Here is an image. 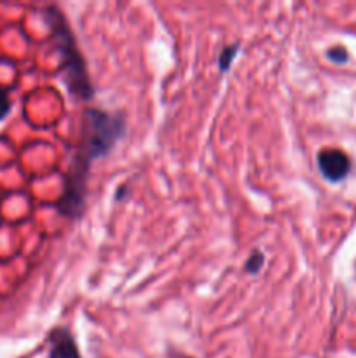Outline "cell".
Wrapping results in <instances>:
<instances>
[{"label": "cell", "instance_id": "cell-1", "mask_svg": "<svg viewBox=\"0 0 356 358\" xmlns=\"http://www.w3.org/2000/svg\"><path fill=\"white\" fill-rule=\"evenodd\" d=\"M126 122L122 114L89 108L82 117V133H80L79 150L73 157L72 168L89 173L91 161L103 157L114 149L115 143L124 135Z\"/></svg>", "mask_w": 356, "mask_h": 358}, {"label": "cell", "instance_id": "cell-2", "mask_svg": "<svg viewBox=\"0 0 356 358\" xmlns=\"http://www.w3.org/2000/svg\"><path fill=\"white\" fill-rule=\"evenodd\" d=\"M45 21L51 28V34L54 41L58 42V49L61 52L63 59V72H65V86L72 96L80 98V100H89L93 96V86H91L89 76H87L86 63H84L82 55L75 44L72 30L68 27V21L65 20L61 10L56 7H49L45 13Z\"/></svg>", "mask_w": 356, "mask_h": 358}, {"label": "cell", "instance_id": "cell-3", "mask_svg": "<svg viewBox=\"0 0 356 358\" xmlns=\"http://www.w3.org/2000/svg\"><path fill=\"white\" fill-rule=\"evenodd\" d=\"M318 168L328 182H341L349 175L351 161L342 150L325 149L318 154Z\"/></svg>", "mask_w": 356, "mask_h": 358}, {"label": "cell", "instance_id": "cell-4", "mask_svg": "<svg viewBox=\"0 0 356 358\" xmlns=\"http://www.w3.org/2000/svg\"><path fill=\"white\" fill-rule=\"evenodd\" d=\"M51 352L49 358H82L73 336L66 329H54L49 334Z\"/></svg>", "mask_w": 356, "mask_h": 358}, {"label": "cell", "instance_id": "cell-5", "mask_svg": "<svg viewBox=\"0 0 356 358\" xmlns=\"http://www.w3.org/2000/svg\"><path fill=\"white\" fill-rule=\"evenodd\" d=\"M237 49H239V44H232V45H227V48L220 52L218 66L222 72H227V70L230 69V65H232L234 58H236L237 55Z\"/></svg>", "mask_w": 356, "mask_h": 358}, {"label": "cell", "instance_id": "cell-6", "mask_svg": "<svg viewBox=\"0 0 356 358\" xmlns=\"http://www.w3.org/2000/svg\"><path fill=\"white\" fill-rule=\"evenodd\" d=\"M262 264H264V254L255 250L253 254L250 255V259L246 261V264H244V269H246L248 273H251V275H257V273L260 271Z\"/></svg>", "mask_w": 356, "mask_h": 358}, {"label": "cell", "instance_id": "cell-7", "mask_svg": "<svg viewBox=\"0 0 356 358\" xmlns=\"http://www.w3.org/2000/svg\"><path fill=\"white\" fill-rule=\"evenodd\" d=\"M10 107H13V103H10L9 94H7L6 90L0 87V121H3L7 117V114L10 112Z\"/></svg>", "mask_w": 356, "mask_h": 358}, {"label": "cell", "instance_id": "cell-8", "mask_svg": "<svg viewBox=\"0 0 356 358\" xmlns=\"http://www.w3.org/2000/svg\"><path fill=\"white\" fill-rule=\"evenodd\" d=\"M328 58L332 59V62L335 63H346L348 62V51H346L344 48H341V45H335V48L328 49Z\"/></svg>", "mask_w": 356, "mask_h": 358}]
</instances>
